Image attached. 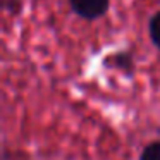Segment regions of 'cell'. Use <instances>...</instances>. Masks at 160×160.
Wrapping results in <instances>:
<instances>
[{
	"label": "cell",
	"mask_w": 160,
	"mask_h": 160,
	"mask_svg": "<svg viewBox=\"0 0 160 160\" xmlns=\"http://www.w3.org/2000/svg\"><path fill=\"white\" fill-rule=\"evenodd\" d=\"M69 5L79 18L86 21H95L107 14L110 0H69Z\"/></svg>",
	"instance_id": "obj_1"
},
{
	"label": "cell",
	"mask_w": 160,
	"mask_h": 160,
	"mask_svg": "<svg viewBox=\"0 0 160 160\" xmlns=\"http://www.w3.org/2000/svg\"><path fill=\"white\" fill-rule=\"evenodd\" d=\"M148 33H150V40L153 42V45L160 50V11L150 19Z\"/></svg>",
	"instance_id": "obj_2"
},
{
	"label": "cell",
	"mask_w": 160,
	"mask_h": 160,
	"mask_svg": "<svg viewBox=\"0 0 160 160\" xmlns=\"http://www.w3.org/2000/svg\"><path fill=\"white\" fill-rule=\"evenodd\" d=\"M139 160H160V141H152L141 150Z\"/></svg>",
	"instance_id": "obj_3"
},
{
	"label": "cell",
	"mask_w": 160,
	"mask_h": 160,
	"mask_svg": "<svg viewBox=\"0 0 160 160\" xmlns=\"http://www.w3.org/2000/svg\"><path fill=\"white\" fill-rule=\"evenodd\" d=\"M107 60H110L112 66H117L119 69H124V67H128V69H131L132 62H131V57L128 55V53H119V55H114V57H108Z\"/></svg>",
	"instance_id": "obj_4"
}]
</instances>
